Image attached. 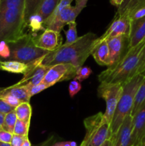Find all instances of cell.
I'll return each instance as SVG.
<instances>
[{
  "mask_svg": "<svg viewBox=\"0 0 145 146\" xmlns=\"http://www.w3.org/2000/svg\"><path fill=\"white\" fill-rule=\"evenodd\" d=\"M98 38V36L94 33H87L78 37L75 42L68 45L62 44L57 49L50 51L43 57L41 64L45 66H52L59 64H68L78 69L91 55Z\"/></svg>",
  "mask_w": 145,
  "mask_h": 146,
  "instance_id": "obj_1",
  "label": "cell"
},
{
  "mask_svg": "<svg viewBox=\"0 0 145 146\" xmlns=\"http://www.w3.org/2000/svg\"><path fill=\"white\" fill-rule=\"evenodd\" d=\"M145 55V40L129 48L125 56L112 68H107L98 76L100 82L119 84L123 86L132 79L142 64Z\"/></svg>",
  "mask_w": 145,
  "mask_h": 146,
  "instance_id": "obj_2",
  "label": "cell"
},
{
  "mask_svg": "<svg viewBox=\"0 0 145 146\" xmlns=\"http://www.w3.org/2000/svg\"><path fill=\"white\" fill-rule=\"evenodd\" d=\"M24 8L16 7L0 11V41L12 43L24 34L26 27Z\"/></svg>",
  "mask_w": 145,
  "mask_h": 146,
  "instance_id": "obj_3",
  "label": "cell"
},
{
  "mask_svg": "<svg viewBox=\"0 0 145 146\" xmlns=\"http://www.w3.org/2000/svg\"><path fill=\"white\" fill-rule=\"evenodd\" d=\"M144 76L137 74L123 85V89L110 123L112 135L115 133L128 115H131L135 95Z\"/></svg>",
  "mask_w": 145,
  "mask_h": 146,
  "instance_id": "obj_4",
  "label": "cell"
},
{
  "mask_svg": "<svg viewBox=\"0 0 145 146\" xmlns=\"http://www.w3.org/2000/svg\"><path fill=\"white\" fill-rule=\"evenodd\" d=\"M85 135L80 146H100L112 136L110 123L99 112L88 117L83 121Z\"/></svg>",
  "mask_w": 145,
  "mask_h": 146,
  "instance_id": "obj_5",
  "label": "cell"
},
{
  "mask_svg": "<svg viewBox=\"0 0 145 146\" xmlns=\"http://www.w3.org/2000/svg\"><path fill=\"white\" fill-rule=\"evenodd\" d=\"M34 38L31 34H24L16 41L8 44L11 51L9 59L28 64L47 55L50 51L37 47Z\"/></svg>",
  "mask_w": 145,
  "mask_h": 146,
  "instance_id": "obj_6",
  "label": "cell"
},
{
  "mask_svg": "<svg viewBox=\"0 0 145 146\" xmlns=\"http://www.w3.org/2000/svg\"><path fill=\"white\" fill-rule=\"evenodd\" d=\"M123 86L119 84L101 82L98 88V96L103 98L106 104L104 118L111 123L118 101L122 93Z\"/></svg>",
  "mask_w": 145,
  "mask_h": 146,
  "instance_id": "obj_7",
  "label": "cell"
},
{
  "mask_svg": "<svg viewBox=\"0 0 145 146\" xmlns=\"http://www.w3.org/2000/svg\"><path fill=\"white\" fill-rule=\"evenodd\" d=\"M88 0H75V5H68L63 9L56 17L45 27V29L60 32L64 26L69 23L75 22L77 17L86 7Z\"/></svg>",
  "mask_w": 145,
  "mask_h": 146,
  "instance_id": "obj_8",
  "label": "cell"
},
{
  "mask_svg": "<svg viewBox=\"0 0 145 146\" xmlns=\"http://www.w3.org/2000/svg\"><path fill=\"white\" fill-rule=\"evenodd\" d=\"M109 48L107 68L115 67L129 49V36L120 35L107 40Z\"/></svg>",
  "mask_w": 145,
  "mask_h": 146,
  "instance_id": "obj_9",
  "label": "cell"
},
{
  "mask_svg": "<svg viewBox=\"0 0 145 146\" xmlns=\"http://www.w3.org/2000/svg\"><path fill=\"white\" fill-rule=\"evenodd\" d=\"M77 70L75 66L68 64H59L52 66L41 82L49 88L58 82L74 79L76 76Z\"/></svg>",
  "mask_w": 145,
  "mask_h": 146,
  "instance_id": "obj_10",
  "label": "cell"
},
{
  "mask_svg": "<svg viewBox=\"0 0 145 146\" xmlns=\"http://www.w3.org/2000/svg\"><path fill=\"white\" fill-rule=\"evenodd\" d=\"M131 24L132 21L127 13H124L122 15H115L113 21L109 24L106 31L98 38L96 44L102 41H107L109 38L120 35L129 36Z\"/></svg>",
  "mask_w": 145,
  "mask_h": 146,
  "instance_id": "obj_11",
  "label": "cell"
},
{
  "mask_svg": "<svg viewBox=\"0 0 145 146\" xmlns=\"http://www.w3.org/2000/svg\"><path fill=\"white\" fill-rule=\"evenodd\" d=\"M43 58V57H42ZM42 58L29 63V67L24 74L23 78L14 86H28L39 84L51 66H45L41 64Z\"/></svg>",
  "mask_w": 145,
  "mask_h": 146,
  "instance_id": "obj_12",
  "label": "cell"
},
{
  "mask_svg": "<svg viewBox=\"0 0 145 146\" xmlns=\"http://www.w3.org/2000/svg\"><path fill=\"white\" fill-rule=\"evenodd\" d=\"M36 46L41 49L52 51L62 45L63 37L60 32L50 29H45L39 36L34 38Z\"/></svg>",
  "mask_w": 145,
  "mask_h": 146,
  "instance_id": "obj_13",
  "label": "cell"
},
{
  "mask_svg": "<svg viewBox=\"0 0 145 146\" xmlns=\"http://www.w3.org/2000/svg\"><path fill=\"white\" fill-rule=\"evenodd\" d=\"M132 116L128 115L125 118L120 127L111 136L113 146H132Z\"/></svg>",
  "mask_w": 145,
  "mask_h": 146,
  "instance_id": "obj_14",
  "label": "cell"
},
{
  "mask_svg": "<svg viewBox=\"0 0 145 146\" xmlns=\"http://www.w3.org/2000/svg\"><path fill=\"white\" fill-rule=\"evenodd\" d=\"M132 118V146H136L145 139V101Z\"/></svg>",
  "mask_w": 145,
  "mask_h": 146,
  "instance_id": "obj_15",
  "label": "cell"
},
{
  "mask_svg": "<svg viewBox=\"0 0 145 146\" xmlns=\"http://www.w3.org/2000/svg\"><path fill=\"white\" fill-rule=\"evenodd\" d=\"M145 40V17L132 21L129 35V48Z\"/></svg>",
  "mask_w": 145,
  "mask_h": 146,
  "instance_id": "obj_16",
  "label": "cell"
},
{
  "mask_svg": "<svg viewBox=\"0 0 145 146\" xmlns=\"http://www.w3.org/2000/svg\"><path fill=\"white\" fill-rule=\"evenodd\" d=\"M10 95L15 97L21 103H29L31 96L26 86H11L7 88H1L0 96Z\"/></svg>",
  "mask_w": 145,
  "mask_h": 146,
  "instance_id": "obj_17",
  "label": "cell"
},
{
  "mask_svg": "<svg viewBox=\"0 0 145 146\" xmlns=\"http://www.w3.org/2000/svg\"><path fill=\"white\" fill-rule=\"evenodd\" d=\"M91 55L100 66H107L109 58V48L107 41H102L95 44L92 50Z\"/></svg>",
  "mask_w": 145,
  "mask_h": 146,
  "instance_id": "obj_18",
  "label": "cell"
},
{
  "mask_svg": "<svg viewBox=\"0 0 145 146\" xmlns=\"http://www.w3.org/2000/svg\"><path fill=\"white\" fill-rule=\"evenodd\" d=\"M29 67V63L20 62L14 60L1 61L0 66V70L12 73V74H24Z\"/></svg>",
  "mask_w": 145,
  "mask_h": 146,
  "instance_id": "obj_19",
  "label": "cell"
},
{
  "mask_svg": "<svg viewBox=\"0 0 145 146\" xmlns=\"http://www.w3.org/2000/svg\"><path fill=\"white\" fill-rule=\"evenodd\" d=\"M61 0H43L35 14H38L45 21L55 10Z\"/></svg>",
  "mask_w": 145,
  "mask_h": 146,
  "instance_id": "obj_20",
  "label": "cell"
},
{
  "mask_svg": "<svg viewBox=\"0 0 145 146\" xmlns=\"http://www.w3.org/2000/svg\"><path fill=\"white\" fill-rule=\"evenodd\" d=\"M17 118L25 122H31L32 109L29 103H21L14 109Z\"/></svg>",
  "mask_w": 145,
  "mask_h": 146,
  "instance_id": "obj_21",
  "label": "cell"
},
{
  "mask_svg": "<svg viewBox=\"0 0 145 146\" xmlns=\"http://www.w3.org/2000/svg\"><path fill=\"white\" fill-rule=\"evenodd\" d=\"M125 13L127 14L132 21L145 17V0L138 1L130 9Z\"/></svg>",
  "mask_w": 145,
  "mask_h": 146,
  "instance_id": "obj_22",
  "label": "cell"
},
{
  "mask_svg": "<svg viewBox=\"0 0 145 146\" xmlns=\"http://www.w3.org/2000/svg\"><path fill=\"white\" fill-rule=\"evenodd\" d=\"M145 101V76L144 80L142 81V84L139 86V88H138L136 94L135 95L134 101V105L133 108H132V112H131V115L132 117L136 114L138 110L140 108L142 104L144 103Z\"/></svg>",
  "mask_w": 145,
  "mask_h": 146,
  "instance_id": "obj_23",
  "label": "cell"
},
{
  "mask_svg": "<svg viewBox=\"0 0 145 146\" xmlns=\"http://www.w3.org/2000/svg\"><path fill=\"white\" fill-rule=\"evenodd\" d=\"M43 23L44 20L38 14H34L30 17L27 22V27L30 28L33 36L39 31H45V29L43 25Z\"/></svg>",
  "mask_w": 145,
  "mask_h": 146,
  "instance_id": "obj_24",
  "label": "cell"
},
{
  "mask_svg": "<svg viewBox=\"0 0 145 146\" xmlns=\"http://www.w3.org/2000/svg\"><path fill=\"white\" fill-rule=\"evenodd\" d=\"M43 0H25V9H24V21L27 27V22L32 15L38 10Z\"/></svg>",
  "mask_w": 145,
  "mask_h": 146,
  "instance_id": "obj_25",
  "label": "cell"
},
{
  "mask_svg": "<svg viewBox=\"0 0 145 146\" xmlns=\"http://www.w3.org/2000/svg\"><path fill=\"white\" fill-rule=\"evenodd\" d=\"M17 119L18 118H17L14 110L11 111V112H9V113L6 114L5 117H4L2 129L14 134V126H15V124L16 123Z\"/></svg>",
  "mask_w": 145,
  "mask_h": 146,
  "instance_id": "obj_26",
  "label": "cell"
},
{
  "mask_svg": "<svg viewBox=\"0 0 145 146\" xmlns=\"http://www.w3.org/2000/svg\"><path fill=\"white\" fill-rule=\"evenodd\" d=\"M68 30L65 31V36H66V41L64 45H68L72 43L75 42L78 40V36L77 34V24L75 22H71L68 24Z\"/></svg>",
  "mask_w": 145,
  "mask_h": 146,
  "instance_id": "obj_27",
  "label": "cell"
},
{
  "mask_svg": "<svg viewBox=\"0 0 145 146\" xmlns=\"http://www.w3.org/2000/svg\"><path fill=\"white\" fill-rule=\"evenodd\" d=\"M30 123L25 122L17 119L14 129V134L23 136H28V130H29Z\"/></svg>",
  "mask_w": 145,
  "mask_h": 146,
  "instance_id": "obj_28",
  "label": "cell"
},
{
  "mask_svg": "<svg viewBox=\"0 0 145 146\" xmlns=\"http://www.w3.org/2000/svg\"><path fill=\"white\" fill-rule=\"evenodd\" d=\"M16 7L25 9V0H1L0 1V11Z\"/></svg>",
  "mask_w": 145,
  "mask_h": 146,
  "instance_id": "obj_29",
  "label": "cell"
},
{
  "mask_svg": "<svg viewBox=\"0 0 145 146\" xmlns=\"http://www.w3.org/2000/svg\"><path fill=\"white\" fill-rule=\"evenodd\" d=\"M92 71L90 67L88 66H81L80 68L77 70L76 76L74 78V80L79 81L81 83L84 80L87 79L92 74Z\"/></svg>",
  "mask_w": 145,
  "mask_h": 146,
  "instance_id": "obj_30",
  "label": "cell"
},
{
  "mask_svg": "<svg viewBox=\"0 0 145 146\" xmlns=\"http://www.w3.org/2000/svg\"><path fill=\"white\" fill-rule=\"evenodd\" d=\"M139 0H123L122 4L117 8L116 15H122L129 9H130Z\"/></svg>",
  "mask_w": 145,
  "mask_h": 146,
  "instance_id": "obj_31",
  "label": "cell"
},
{
  "mask_svg": "<svg viewBox=\"0 0 145 146\" xmlns=\"http://www.w3.org/2000/svg\"><path fill=\"white\" fill-rule=\"evenodd\" d=\"M28 89V93H29L30 96H33L36 95V94H38V93L41 92V91H44L45 89L48 88V86L45 85L44 83H40L39 84H37V85L34 86H26Z\"/></svg>",
  "mask_w": 145,
  "mask_h": 146,
  "instance_id": "obj_32",
  "label": "cell"
},
{
  "mask_svg": "<svg viewBox=\"0 0 145 146\" xmlns=\"http://www.w3.org/2000/svg\"><path fill=\"white\" fill-rule=\"evenodd\" d=\"M81 88H82V85H81V84L79 81H75V80L71 81L69 84V87H68L70 96L71 98L75 96L78 93L80 92Z\"/></svg>",
  "mask_w": 145,
  "mask_h": 146,
  "instance_id": "obj_33",
  "label": "cell"
},
{
  "mask_svg": "<svg viewBox=\"0 0 145 146\" xmlns=\"http://www.w3.org/2000/svg\"><path fill=\"white\" fill-rule=\"evenodd\" d=\"M0 98L2 99L3 101H5L8 105H9L10 106L13 107V108H16L20 104H21L19 101H18L17 98H16L15 97L12 96L10 95H2L0 96Z\"/></svg>",
  "mask_w": 145,
  "mask_h": 146,
  "instance_id": "obj_34",
  "label": "cell"
},
{
  "mask_svg": "<svg viewBox=\"0 0 145 146\" xmlns=\"http://www.w3.org/2000/svg\"><path fill=\"white\" fill-rule=\"evenodd\" d=\"M11 55L8 44L4 41H0V56L4 58H9Z\"/></svg>",
  "mask_w": 145,
  "mask_h": 146,
  "instance_id": "obj_35",
  "label": "cell"
},
{
  "mask_svg": "<svg viewBox=\"0 0 145 146\" xmlns=\"http://www.w3.org/2000/svg\"><path fill=\"white\" fill-rule=\"evenodd\" d=\"M13 133L6 131L4 130L0 131V142L5 143H10L12 139Z\"/></svg>",
  "mask_w": 145,
  "mask_h": 146,
  "instance_id": "obj_36",
  "label": "cell"
},
{
  "mask_svg": "<svg viewBox=\"0 0 145 146\" xmlns=\"http://www.w3.org/2000/svg\"><path fill=\"white\" fill-rule=\"evenodd\" d=\"M26 137L28 136H23V135L13 134L12 139H11V143H10L11 146H21Z\"/></svg>",
  "mask_w": 145,
  "mask_h": 146,
  "instance_id": "obj_37",
  "label": "cell"
},
{
  "mask_svg": "<svg viewBox=\"0 0 145 146\" xmlns=\"http://www.w3.org/2000/svg\"><path fill=\"white\" fill-rule=\"evenodd\" d=\"M14 109H15V108L10 106L9 105H8V104L5 102V101H3L2 99L0 98V113H1L6 115V114L9 113L11 112V111H14Z\"/></svg>",
  "mask_w": 145,
  "mask_h": 146,
  "instance_id": "obj_38",
  "label": "cell"
},
{
  "mask_svg": "<svg viewBox=\"0 0 145 146\" xmlns=\"http://www.w3.org/2000/svg\"><path fill=\"white\" fill-rule=\"evenodd\" d=\"M55 142H56V139L55 138V137L51 136L49 137L46 141H45L44 142L38 144V145L36 146H52L53 144Z\"/></svg>",
  "mask_w": 145,
  "mask_h": 146,
  "instance_id": "obj_39",
  "label": "cell"
},
{
  "mask_svg": "<svg viewBox=\"0 0 145 146\" xmlns=\"http://www.w3.org/2000/svg\"><path fill=\"white\" fill-rule=\"evenodd\" d=\"M52 146H77L75 141H63V142H55Z\"/></svg>",
  "mask_w": 145,
  "mask_h": 146,
  "instance_id": "obj_40",
  "label": "cell"
},
{
  "mask_svg": "<svg viewBox=\"0 0 145 146\" xmlns=\"http://www.w3.org/2000/svg\"><path fill=\"white\" fill-rule=\"evenodd\" d=\"M137 74H142V75L145 76V55L142 64H140V66L138 68L137 71H136V75H137Z\"/></svg>",
  "mask_w": 145,
  "mask_h": 146,
  "instance_id": "obj_41",
  "label": "cell"
},
{
  "mask_svg": "<svg viewBox=\"0 0 145 146\" xmlns=\"http://www.w3.org/2000/svg\"><path fill=\"white\" fill-rule=\"evenodd\" d=\"M122 1H123V0H110L111 4H112V5L117 7V8L122 4Z\"/></svg>",
  "mask_w": 145,
  "mask_h": 146,
  "instance_id": "obj_42",
  "label": "cell"
},
{
  "mask_svg": "<svg viewBox=\"0 0 145 146\" xmlns=\"http://www.w3.org/2000/svg\"><path fill=\"white\" fill-rule=\"evenodd\" d=\"M4 117H5V115L0 113V131H1V130H2V128H3V124H4Z\"/></svg>",
  "mask_w": 145,
  "mask_h": 146,
  "instance_id": "obj_43",
  "label": "cell"
},
{
  "mask_svg": "<svg viewBox=\"0 0 145 146\" xmlns=\"http://www.w3.org/2000/svg\"><path fill=\"white\" fill-rule=\"evenodd\" d=\"M21 146H31V142H30V141H29V139H28V137H26V138H25V140H24V143H23Z\"/></svg>",
  "mask_w": 145,
  "mask_h": 146,
  "instance_id": "obj_44",
  "label": "cell"
},
{
  "mask_svg": "<svg viewBox=\"0 0 145 146\" xmlns=\"http://www.w3.org/2000/svg\"><path fill=\"white\" fill-rule=\"evenodd\" d=\"M100 146H113V145H112V141H111V140L109 139L105 141V143H102Z\"/></svg>",
  "mask_w": 145,
  "mask_h": 146,
  "instance_id": "obj_45",
  "label": "cell"
},
{
  "mask_svg": "<svg viewBox=\"0 0 145 146\" xmlns=\"http://www.w3.org/2000/svg\"><path fill=\"white\" fill-rule=\"evenodd\" d=\"M0 146H11L10 143H5L0 142Z\"/></svg>",
  "mask_w": 145,
  "mask_h": 146,
  "instance_id": "obj_46",
  "label": "cell"
},
{
  "mask_svg": "<svg viewBox=\"0 0 145 146\" xmlns=\"http://www.w3.org/2000/svg\"><path fill=\"white\" fill-rule=\"evenodd\" d=\"M136 146H145V139L143 140V141H142L140 143L138 144Z\"/></svg>",
  "mask_w": 145,
  "mask_h": 146,
  "instance_id": "obj_47",
  "label": "cell"
},
{
  "mask_svg": "<svg viewBox=\"0 0 145 146\" xmlns=\"http://www.w3.org/2000/svg\"><path fill=\"white\" fill-rule=\"evenodd\" d=\"M1 60H0V66H1Z\"/></svg>",
  "mask_w": 145,
  "mask_h": 146,
  "instance_id": "obj_48",
  "label": "cell"
},
{
  "mask_svg": "<svg viewBox=\"0 0 145 146\" xmlns=\"http://www.w3.org/2000/svg\"><path fill=\"white\" fill-rule=\"evenodd\" d=\"M0 89H1V88H0Z\"/></svg>",
  "mask_w": 145,
  "mask_h": 146,
  "instance_id": "obj_49",
  "label": "cell"
},
{
  "mask_svg": "<svg viewBox=\"0 0 145 146\" xmlns=\"http://www.w3.org/2000/svg\"><path fill=\"white\" fill-rule=\"evenodd\" d=\"M0 1H1V0H0Z\"/></svg>",
  "mask_w": 145,
  "mask_h": 146,
  "instance_id": "obj_50",
  "label": "cell"
}]
</instances>
